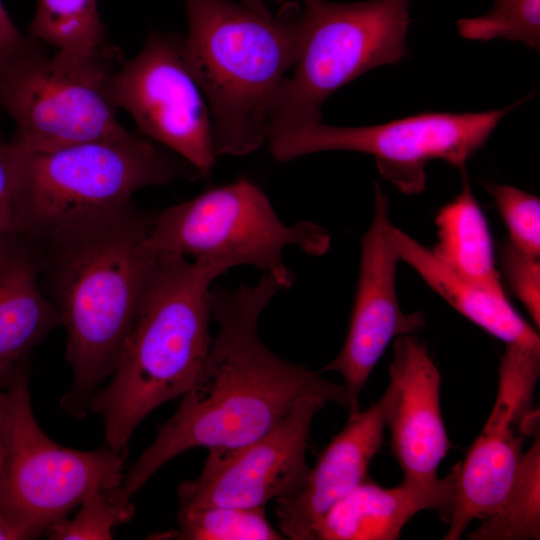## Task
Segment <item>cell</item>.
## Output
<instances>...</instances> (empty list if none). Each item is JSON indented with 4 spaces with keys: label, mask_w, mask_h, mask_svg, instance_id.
I'll list each match as a JSON object with an SVG mask.
<instances>
[{
    "label": "cell",
    "mask_w": 540,
    "mask_h": 540,
    "mask_svg": "<svg viewBox=\"0 0 540 540\" xmlns=\"http://www.w3.org/2000/svg\"><path fill=\"white\" fill-rule=\"evenodd\" d=\"M222 267L160 254L158 270L107 384L89 410L104 423V444L127 451L138 425L194 383L212 342L210 285Z\"/></svg>",
    "instance_id": "4"
},
{
    "label": "cell",
    "mask_w": 540,
    "mask_h": 540,
    "mask_svg": "<svg viewBox=\"0 0 540 540\" xmlns=\"http://www.w3.org/2000/svg\"><path fill=\"white\" fill-rule=\"evenodd\" d=\"M283 289L271 274L257 284L211 289L218 331L192 386L153 442L125 470L122 487L132 496L163 465L193 448H235L264 435L304 397L319 395L352 413L342 385L306 366L288 362L260 340L258 322Z\"/></svg>",
    "instance_id": "1"
},
{
    "label": "cell",
    "mask_w": 540,
    "mask_h": 540,
    "mask_svg": "<svg viewBox=\"0 0 540 540\" xmlns=\"http://www.w3.org/2000/svg\"><path fill=\"white\" fill-rule=\"evenodd\" d=\"M16 150L15 233L30 239L125 206L143 188L200 177L183 159L132 133L48 151Z\"/></svg>",
    "instance_id": "5"
},
{
    "label": "cell",
    "mask_w": 540,
    "mask_h": 540,
    "mask_svg": "<svg viewBox=\"0 0 540 540\" xmlns=\"http://www.w3.org/2000/svg\"><path fill=\"white\" fill-rule=\"evenodd\" d=\"M28 34L57 51L94 54L113 47L97 0H37Z\"/></svg>",
    "instance_id": "22"
},
{
    "label": "cell",
    "mask_w": 540,
    "mask_h": 540,
    "mask_svg": "<svg viewBox=\"0 0 540 540\" xmlns=\"http://www.w3.org/2000/svg\"><path fill=\"white\" fill-rule=\"evenodd\" d=\"M523 452L515 479L498 507L469 534L470 540H531L540 538V437L533 434Z\"/></svg>",
    "instance_id": "21"
},
{
    "label": "cell",
    "mask_w": 540,
    "mask_h": 540,
    "mask_svg": "<svg viewBox=\"0 0 540 540\" xmlns=\"http://www.w3.org/2000/svg\"><path fill=\"white\" fill-rule=\"evenodd\" d=\"M410 2L303 0L298 55L278 92L270 134L322 121L323 104L339 88L403 60Z\"/></svg>",
    "instance_id": "7"
},
{
    "label": "cell",
    "mask_w": 540,
    "mask_h": 540,
    "mask_svg": "<svg viewBox=\"0 0 540 540\" xmlns=\"http://www.w3.org/2000/svg\"><path fill=\"white\" fill-rule=\"evenodd\" d=\"M152 219L131 202L32 239L43 292L66 331L72 384L61 407L76 418L114 372L156 276Z\"/></svg>",
    "instance_id": "2"
},
{
    "label": "cell",
    "mask_w": 540,
    "mask_h": 540,
    "mask_svg": "<svg viewBox=\"0 0 540 540\" xmlns=\"http://www.w3.org/2000/svg\"><path fill=\"white\" fill-rule=\"evenodd\" d=\"M41 44L18 29L0 0V64L25 57L41 48Z\"/></svg>",
    "instance_id": "29"
},
{
    "label": "cell",
    "mask_w": 540,
    "mask_h": 540,
    "mask_svg": "<svg viewBox=\"0 0 540 540\" xmlns=\"http://www.w3.org/2000/svg\"><path fill=\"white\" fill-rule=\"evenodd\" d=\"M385 428L383 395L367 409L349 415L301 486L275 500L278 527L284 538L314 540L315 528L323 515L368 479V469L381 450Z\"/></svg>",
    "instance_id": "16"
},
{
    "label": "cell",
    "mask_w": 540,
    "mask_h": 540,
    "mask_svg": "<svg viewBox=\"0 0 540 540\" xmlns=\"http://www.w3.org/2000/svg\"><path fill=\"white\" fill-rule=\"evenodd\" d=\"M329 403L319 395L306 396L259 438L209 449L201 473L179 485V507H265L297 490L310 470L305 455L312 421Z\"/></svg>",
    "instance_id": "13"
},
{
    "label": "cell",
    "mask_w": 540,
    "mask_h": 540,
    "mask_svg": "<svg viewBox=\"0 0 540 540\" xmlns=\"http://www.w3.org/2000/svg\"><path fill=\"white\" fill-rule=\"evenodd\" d=\"M459 35L468 40L496 38L540 47V0H494L484 15L456 22Z\"/></svg>",
    "instance_id": "25"
},
{
    "label": "cell",
    "mask_w": 540,
    "mask_h": 540,
    "mask_svg": "<svg viewBox=\"0 0 540 540\" xmlns=\"http://www.w3.org/2000/svg\"><path fill=\"white\" fill-rule=\"evenodd\" d=\"M539 372V344L505 345L493 409L454 468V507L444 540H458L472 520L492 513L509 491L525 435L538 427L531 403Z\"/></svg>",
    "instance_id": "12"
},
{
    "label": "cell",
    "mask_w": 540,
    "mask_h": 540,
    "mask_svg": "<svg viewBox=\"0 0 540 540\" xmlns=\"http://www.w3.org/2000/svg\"><path fill=\"white\" fill-rule=\"evenodd\" d=\"M184 56L206 98L217 155H247L268 141L278 92L298 55L302 7L273 17L232 0H183Z\"/></svg>",
    "instance_id": "3"
},
{
    "label": "cell",
    "mask_w": 540,
    "mask_h": 540,
    "mask_svg": "<svg viewBox=\"0 0 540 540\" xmlns=\"http://www.w3.org/2000/svg\"><path fill=\"white\" fill-rule=\"evenodd\" d=\"M116 47L94 54L37 51L0 64V107L15 123L10 141L21 152L48 151L130 134L117 120L112 74Z\"/></svg>",
    "instance_id": "9"
},
{
    "label": "cell",
    "mask_w": 540,
    "mask_h": 540,
    "mask_svg": "<svg viewBox=\"0 0 540 540\" xmlns=\"http://www.w3.org/2000/svg\"><path fill=\"white\" fill-rule=\"evenodd\" d=\"M500 270L513 294L537 328L540 325V260L505 241L499 251Z\"/></svg>",
    "instance_id": "27"
},
{
    "label": "cell",
    "mask_w": 540,
    "mask_h": 540,
    "mask_svg": "<svg viewBox=\"0 0 540 540\" xmlns=\"http://www.w3.org/2000/svg\"><path fill=\"white\" fill-rule=\"evenodd\" d=\"M241 4L261 15L271 16V13L265 5V0H241Z\"/></svg>",
    "instance_id": "31"
},
{
    "label": "cell",
    "mask_w": 540,
    "mask_h": 540,
    "mask_svg": "<svg viewBox=\"0 0 540 540\" xmlns=\"http://www.w3.org/2000/svg\"><path fill=\"white\" fill-rule=\"evenodd\" d=\"M34 241L0 235V378L8 377L57 326L59 313L44 294Z\"/></svg>",
    "instance_id": "18"
},
{
    "label": "cell",
    "mask_w": 540,
    "mask_h": 540,
    "mask_svg": "<svg viewBox=\"0 0 540 540\" xmlns=\"http://www.w3.org/2000/svg\"><path fill=\"white\" fill-rule=\"evenodd\" d=\"M487 191L508 230V241L540 257V199L510 185H489Z\"/></svg>",
    "instance_id": "26"
},
{
    "label": "cell",
    "mask_w": 540,
    "mask_h": 540,
    "mask_svg": "<svg viewBox=\"0 0 540 540\" xmlns=\"http://www.w3.org/2000/svg\"><path fill=\"white\" fill-rule=\"evenodd\" d=\"M17 150L0 137V235L15 233Z\"/></svg>",
    "instance_id": "28"
},
{
    "label": "cell",
    "mask_w": 540,
    "mask_h": 540,
    "mask_svg": "<svg viewBox=\"0 0 540 540\" xmlns=\"http://www.w3.org/2000/svg\"><path fill=\"white\" fill-rule=\"evenodd\" d=\"M110 95L138 129L208 175L216 163L212 119L184 56V37L151 32L111 76Z\"/></svg>",
    "instance_id": "11"
},
{
    "label": "cell",
    "mask_w": 540,
    "mask_h": 540,
    "mask_svg": "<svg viewBox=\"0 0 540 540\" xmlns=\"http://www.w3.org/2000/svg\"><path fill=\"white\" fill-rule=\"evenodd\" d=\"M518 103L485 112H424L370 126L341 127L320 121L276 130L267 142L280 162L333 150L371 155L382 178L414 195L426 187V166L431 160L464 169Z\"/></svg>",
    "instance_id": "10"
},
{
    "label": "cell",
    "mask_w": 540,
    "mask_h": 540,
    "mask_svg": "<svg viewBox=\"0 0 540 540\" xmlns=\"http://www.w3.org/2000/svg\"><path fill=\"white\" fill-rule=\"evenodd\" d=\"M385 399V427L403 481L435 487L443 483L437 470L450 449L444 425L441 375L426 345L415 334L393 341Z\"/></svg>",
    "instance_id": "15"
},
{
    "label": "cell",
    "mask_w": 540,
    "mask_h": 540,
    "mask_svg": "<svg viewBox=\"0 0 540 540\" xmlns=\"http://www.w3.org/2000/svg\"><path fill=\"white\" fill-rule=\"evenodd\" d=\"M435 224L437 242L430 250L441 263L468 280L505 292L489 225L466 173L460 192L439 209Z\"/></svg>",
    "instance_id": "20"
},
{
    "label": "cell",
    "mask_w": 540,
    "mask_h": 540,
    "mask_svg": "<svg viewBox=\"0 0 540 540\" xmlns=\"http://www.w3.org/2000/svg\"><path fill=\"white\" fill-rule=\"evenodd\" d=\"M178 526L149 539L172 540H281L268 522L264 507H179Z\"/></svg>",
    "instance_id": "23"
},
{
    "label": "cell",
    "mask_w": 540,
    "mask_h": 540,
    "mask_svg": "<svg viewBox=\"0 0 540 540\" xmlns=\"http://www.w3.org/2000/svg\"><path fill=\"white\" fill-rule=\"evenodd\" d=\"M10 375H11V374H10ZM10 375H9V376H10ZM9 376H8V377H9ZM8 377H6V378H0V396H1V391H2L3 385H4V383H5V381L7 380Z\"/></svg>",
    "instance_id": "32"
},
{
    "label": "cell",
    "mask_w": 540,
    "mask_h": 540,
    "mask_svg": "<svg viewBox=\"0 0 540 540\" xmlns=\"http://www.w3.org/2000/svg\"><path fill=\"white\" fill-rule=\"evenodd\" d=\"M275 1H284V0H275Z\"/></svg>",
    "instance_id": "33"
},
{
    "label": "cell",
    "mask_w": 540,
    "mask_h": 540,
    "mask_svg": "<svg viewBox=\"0 0 540 540\" xmlns=\"http://www.w3.org/2000/svg\"><path fill=\"white\" fill-rule=\"evenodd\" d=\"M132 498L122 485L94 488L81 501L75 517L57 521L45 532L51 540H109L113 530L134 514Z\"/></svg>",
    "instance_id": "24"
},
{
    "label": "cell",
    "mask_w": 540,
    "mask_h": 540,
    "mask_svg": "<svg viewBox=\"0 0 540 540\" xmlns=\"http://www.w3.org/2000/svg\"><path fill=\"white\" fill-rule=\"evenodd\" d=\"M455 496V469L439 486L402 481L386 488L367 479L336 502L320 519L314 540H395L418 512L436 510L449 524Z\"/></svg>",
    "instance_id": "17"
},
{
    "label": "cell",
    "mask_w": 540,
    "mask_h": 540,
    "mask_svg": "<svg viewBox=\"0 0 540 540\" xmlns=\"http://www.w3.org/2000/svg\"><path fill=\"white\" fill-rule=\"evenodd\" d=\"M0 540H18L17 534L0 511Z\"/></svg>",
    "instance_id": "30"
},
{
    "label": "cell",
    "mask_w": 540,
    "mask_h": 540,
    "mask_svg": "<svg viewBox=\"0 0 540 540\" xmlns=\"http://www.w3.org/2000/svg\"><path fill=\"white\" fill-rule=\"evenodd\" d=\"M399 260L389 201L375 183L373 219L361 237L359 275L347 336L339 354L320 370L341 375V385L352 404L351 414L360 410V393L389 344L400 335L415 334L425 325L422 313H404L399 305Z\"/></svg>",
    "instance_id": "14"
},
{
    "label": "cell",
    "mask_w": 540,
    "mask_h": 540,
    "mask_svg": "<svg viewBox=\"0 0 540 540\" xmlns=\"http://www.w3.org/2000/svg\"><path fill=\"white\" fill-rule=\"evenodd\" d=\"M400 259L466 319L509 344H540L536 330L516 311L505 292L486 288L450 270L432 251L393 225Z\"/></svg>",
    "instance_id": "19"
},
{
    "label": "cell",
    "mask_w": 540,
    "mask_h": 540,
    "mask_svg": "<svg viewBox=\"0 0 540 540\" xmlns=\"http://www.w3.org/2000/svg\"><path fill=\"white\" fill-rule=\"evenodd\" d=\"M27 360L0 396V511L18 540L44 535L92 489L121 485L126 470L124 455L105 444L76 450L46 435L32 410Z\"/></svg>",
    "instance_id": "6"
},
{
    "label": "cell",
    "mask_w": 540,
    "mask_h": 540,
    "mask_svg": "<svg viewBox=\"0 0 540 540\" xmlns=\"http://www.w3.org/2000/svg\"><path fill=\"white\" fill-rule=\"evenodd\" d=\"M149 239L158 254H179L225 271L253 266L273 275L283 289L294 281L282 259L286 246L322 255L330 245L327 231L312 222L284 224L264 192L247 179L153 214Z\"/></svg>",
    "instance_id": "8"
}]
</instances>
